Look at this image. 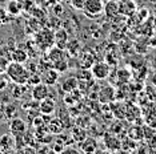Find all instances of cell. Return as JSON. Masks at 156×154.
Masks as SVG:
<instances>
[{"label":"cell","mask_w":156,"mask_h":154,"mask_svg":"<svg viewBox=\"0 0 156 154\" xmlns=\"http://www.w3.org/2000/svg\"><path fill=\"white\" fill-rule=\"evenodd\" d=\"M5 73H7V77L12 82H15L16 85L28 84V80H30V76H31L30 71H28L26 66L22 62H16V61L9 62L5 69Z\"/></svg>","instance_id":"obj_1"},{"label":"cell","mask_w":156,"mask_h":154,"mask_svg":"<svg viewBox=\"0 0 156 154\" xmlns=\"http://www.w3.org/2000/svg\"><path fill=\"white\" fill-rule=\"evenodd\" d=\"M35 43L40 49H49L55 45V32L49 28H43L35 35Z\"/></svg>","instance_id":"obj_2"},{"label":"cell","mask_w":156,"mask_h":154,"mask_svg":"<svg viewBox=\"0 0 156 154\" xmlns=\"http://www.w3.org/2000/svg\"><path fill=\"white\" fill-rule=\"evenodd\" d=\"M81 11L86 13L87 17L94 19V17H98L104 11V3L101 0H86Z\"/></svg>","instance_id":"obj_3"},{"label":"cell","mask_w":156,"mask_h":154,"mask_svg":"<svg viewBox=\"0 0 156 154\" xmlns=\"http://www.w3.org/2000/svg\"><path fill=\"white\" fill-rule=\"evenodd\" d=\"M91 73L94 76V79L96 80H105L111 73V68H109L108 62L100 61V62H95L91 66Z\"/></svg>","instance_id":"obj_4"},{"label":"cell","mask_w":156,"mask_h":154,"mask_svg":"<svg viewBox=\"0 0 156 154\" xmlns=\"http://www.w3.org/2000/svg\"><path fill=\"white\" fill-rule=\"evenodd\" d=\"M27 132V124L26 121L22 118H12L9 122V133L13 137H20L24 136V133Z\"/></svg>","instance_id":"obj_5"},{"label":"cell","mask_w":156,"mask_h":154,"mask_svg":"<svg viewBox=\"0 0 156 154\" xmlns=\"http://www.w3.org/2000/svg\"><path fill=\"white\" fill-rule=\"evenodd\" d=\"M49 97V89H48V85L45 82H39L36 85H34L32 88V99L35 101H39L40 102L41 100L47 99Z\"/></svg>","instance_id":"obj_6"},{"label":"cell","mask_w":156,"mask_h":154,"mask_svg":"<svg viewBox=\"0 0 156 154\" xmlns=\"http://www.w3.org/2000/svg\"><path fill=\"white\" fill-rule=\"evenodd\" d=\"M55 110H56L55 100L49 99V97L41 100L40 104H39V112H40L41 116H52L55 113Z\"/></svg>","instance_id":"obj_7"},{"label":"cell","mask_w":156,"mask_h":154,"mask_svg":"<svg viewBox=\"0 0 156 154\" xmlns=\"http://www.w3.org/2000/svg\"><path fill=\"white\" fill-rule=\"evenodd\" d=\"M67 57V55H66V52L64 49H62V48H59V47H56V45H54V47H51L49 48V51H48V61L51 62V66L55 64V62H58L60 60H63V59H66Z\"/></svg>","instance_id":"obj_8"},{"label":"cell","mask_w":156,"mask_h":154,"mask_svg":"<svg viewBox=\"0 0 156 154\" xmlns=\"http://www.w3.org/2000/svg\"><path fill=\"white\" fill-rule=\"evenodd\" d=\"M119 4V13L124 16H132L136 12V4L132 0H120Z\"/></svg>","instance_id":"obj_9"},{"label":"cell","mask_w":156,"mask_h":154,"mask_svg":"<svg viewBox=\"0 0 156 154\" xmlns=\"http://www.w3.org/2000/svg\"><path fill=\"white\" fill-rule=\"evenodd\" d=\"M104 145L105 148L111 152H116V150L122 149V141L116 137V136L112 134H105L104 136Z\"/></svg>","instance_id":"obj_10"},{"label":"cell","mask_w":156,"mask_h":154,"mask_svg":"<svg viewBox=\"0 0 156 154\" xmlns=\"http://www.w3.org/2000/svg\"><path fill=\"white\" fill-rule=\"evenodd\" d=\"M80 150L84 153H95L98 149V142L95 138L86 137V139H83L80 143Z\"/></svg>","instance_id":"obj_11"},{"label":"cell","mask_w":156,"mask_h":154,"mask_svg":"<svg viewBox=\"0 0 156 154\" xmlns=\"http://www.w3.org/2000/svg\"><path fill=\"white\" fill-rule=\"evenodd\" d=\"M67 43H68V35H67V32L64 29L60 28L59 31L55 32V45L59 48H62V49H66Z\"/></svg>","instance_id":"obj_12"},{"label":"cell","mask_w":156,"mask_h":154,"mask_svg":"<svg viewBox=\"0 0 156 154\" xmlns=\"http://www.w3.org/2000/svg\"><path fill=\"white\" fill-rule=\"evenodd\" d=\"M58 77H59V72L51 66V68H48L47 71L44 72V75L41 76V80H44V82L47 84V85H54L56 82V80H58Z\"/></svg>","instance_id":"obj_13"},{"label":"cell","mask_w":156,"mask_h":154,"mask_svg":"<svg viewBox=\"0 0 156 154\" xmlns=\"http://www.w3.org/2000/svg\"><path fill=\"white\" fill-rule=\"evenodd\" d=\"M77 86H79V80H77L76 77H68V79H66L62 84V89H63V92H66V93H71L72 90L77 89Z\"/></svg>","instance_id":"obj_14"},{"label":"cell","mask_w":156,"mask_h":154,"mask_svg":"<svg viewBox=\"0 0 156 154\" xmlns=\"http://www.w3.org/2000/svg\"><path fill=\"white\" fill-rule=\"evenodd\" d=\"M115 99V90H113L112 86H104L100 93H99V100L100 102H109Z\"/></svg>","instance_id":"obj_15"},{"label":"cell","mask_w":156,"mask_h":154,"mask_svg":"<svg viewBox=\"0 0 156 154\" xmlns=\"http://www.w3.org/2000/svg\"><path fill=\"white\" fill-rule=\"evenodd\" d=\"M15 141V137L11 133H7V134L0 137V152H7V150L11 149L12 142Z\"/></svg>","instance_id":"obj_16"},{"label":"cell","mask_w":156,"mask_h":154,"mask_svg":"<svg viewBox=\"0 0 156 154\" xmlns=\"http://www.w3.org/2000/svg\"><path fill=\"white\" fill-rule=\"evenodd\" d=\"M23 9V4H20L19 0H9L7 5V12L11 16H17Z\"/></svg>","instance_id":"obj_17"},{"label":"cell","mask_w":156,"mask_h":154,"mask_svg":"<svg viewBox=\"0 0 156 154\" xmlns=\"http://www.w3.org/2000/svg\"><path fill=\"white\" fill-rule=\"evenodd\" d=\"M11 60L12 61H16V62H22V64H24L27 60H28V53L24 49H22V48H17V49H15L12 52L11 55Z\"/></svg>","instance_id":"obj_18"},{"label":"cell","mask_w":156,"mask_h":154,"mask_svg":"<svg viewBox=\"0 0 156 154\" xmlns=\"http://www.w3.org/2000/svg\"><path fill=\"white\" fill-rule=\"evenodd\" d=\"M80 48H81V45H80V43L77 40H71L66 45V51H67V53H68L69 56H76L77 52L80 51Z\"/></svg>","instance_id":"obj_19"},{"label":"cell","mask_w":156,"mask_h":154,"mask_svg":"<svg viewBox=\"0 0 156 154\" xmlns=\"http://www.w3.org/2000/svg\"><path fill=\"white\" fill-rule=\"evenodd\" d=\"M104 11L108 16H111V17L119 15V4L116 2H109L104 5Z\"/></svg>","instance_id":"obj_20"},{"label":"cell","mask_w":156,"mask_h":154,"mask_svg":"<svg viewBox=\"0 0 156 154\" xmlns=\"http://www.w3.org/2000/svg\"><path fill=\"white\" fill-rule=\"evenodd\" d=\"M48 130L49 133H55V134H58V133H60L63 130V122L60 120H52L51 122L48 124Z\"/></svg>","instance_id":"obj_21"},{"label":"cell","mask_w":156,"mask_h":154,"mask_svg":"<svg viewBox=\"0 0 156 154\" xmlns=\"http://www.w3.org/2000/svg\"><path fill=\"white\" fill-rule=\"evenodd\" d=\"M87 137V133L84 129H81V128H75L72 130V138H73V141H76V142H81L83 139H86Z\"/></svg>","instance_id":"obj_22"},{"label":"cell","mask_w":156,"mask_h":154,"mask_svg":"<svg viewBox=\"0 0 156 154\" xmlns=\"http://www.w3.org/2000/svg\"><path fill=\"white\" fill-rule=\"evenodd\" d=\"M129 77H131V73L128 69H120L118 72V79L119 80L122 79V82H127L129 80Z\"/></svg>","instance_id":"obj_23"},{"label":"cell","mask_w":156,"mask_h":154,"mask_svg":"<svg viewBox=\"0 0 156 154\" xmlns=\"http://www.w3.org/2000/svg\"><path fill=\"white\" fill-rule=\"evenodd\" d=\"M9 13L7 12V9H3V8H0V24H4L7 23L9 20Z\"/></svg>","instance_id":"obj_24"},{"label":"cell","mask_w":156,"mask_h":154,"mask_svg":"<svg viewBox=\"0 0 156 154\" xmlns=\"http://www.w3.org/2000/svg\"><path fill=\"white\" fill-rule=\"evenodd\" d=\"M71 5L75 9H83V5L86 3V0H69Z\"/></svg>","instance_id":"obj_25"},{"label":"cell","mask_w":156,"mask_h":154,"mask_svg":"<svg viewBox=\"0 0 156 154\" xmlns=\"http://www.w3.org/2000/svg\"><path fill=\"white\" fill-rule=\"evenodd\" d=\"M8 64H9V61L7 60V59L0 57V73H4L5 72V69H7V66H8Z\"/></svg>","instance_id":"obj_26"},{"label":"cell","mask_w":156,"mask_h":154,"mask_svg":"<svg viewBox=\"0 0 156 154\" xmlns=\"http://www.w3.org/2000/svg\"><path fill=\"white\" fill-rule=\"evenodd\" d=\"M41 80V76H39V75H31L30 76V80H28V84H32L34 82V85H36V84H39V82H41L40 81Z\"/></svg>","instance_id":"obj_27"},{"label":"cell","mask_w":156,"mask_h":154,"mask_svg":"<svg viewBox=\"0 0 156 154\" xmlns=\"http://www.w3.org/2000/svg\"><path fill=\"white\" fill-rule=\"evenodd\" d=\"M16 113V106L15 105H8V106L5 108V116L7 117H11Z\"/></svg>","instance_id":"obj_28"},{"label":"cell","mask_w":156,"mask_h":154,"mask_svg":"<svg viewBox=\"0 0 156 154\" xmlns=\"http://www.w3.org/2000/svg\"><path fill=\"white\" fill-rule=\"evenodd\" d=\"M7 85H8V81L4 80L3 77H0V90H3L4 88H7Z\"/></svg>","instance_id":"obj_29"},{"label":"cell","mask_w":156,"mask_h":154,"mask_svg":"<svg viewBox=\"0 0 156 154\" xmlns=\"http://www.w3.org/2000/svg\"><path fill=\"white\" fill-rule=\"evenodd\" d=\"M150 80H151V84H152V85H154V86H156V71H155V72H154V73H152V75H151Z\"/></svg>","instance_id":"obj_30"}]
</instances>
